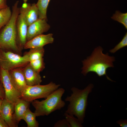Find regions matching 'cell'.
I'll return each instance as SVG.
<instances>
[{"instance_id":"6","label":"cell","mask_w":127,"mask_h":127,"mask_svg":"<svg viewBox=\"0 0 127 127\" xmlns=\"http://www.w3.org/2000/svg\"><path fill=\"white\" fill-rule=\"evenodd\" d=\"M0 67L8 71L24 67L29 63L27 53L23 56L12 52L5 51L0 49Z\"/></svg>"},{"instance_id":"22","label":"cell","mask_w":127,"mask_h":127,"mask_svg":"<svg viewBox=\"0 0 127 127\" xmlns=\"http://www.w3.org/2000/svg\"><path fill=\"white\" fill-rule=\"evenodd\" d=\"M29 64L34 70L39 73L45 67L43 58L31 61Z\"/></svg>"},{"instance_id":"7","label":"cell","mask_w":127,"mask_h":127,"mask_svg":"<svg viewBox=\"0 0 127 127\" xmlns=\"http://www.w3.org/2000/svg\"><path fill=\"white\" fill-rule=\"evenodd\" d=\"M0 81L4 87L5 99L14 103L20 98L21 93L15 88L11 79L9 71L0 67Z\"/></svg>"},{"instance_id":"10","label":"cell","mask_w":127,"mask_h":127,"mask_svg":"<svg viewBox=\"0 0 127 127\" xmlns=\"http://www.w3.org/2000/svg\"><path fill=\"white\" fill-rule=\"evenodd\" d=\"M14 103L5 99L3 100L1 109V116L3 119L9 127H17L18 124L14 118Z\"/></svg>"},{"instance_id":"13","label":"cell","mask_w":127,"mask_h":127,"mask_svg":"<svg viewBox=\"0 0 127 127\" xmlns=\"http://www.w3.org/2000/svg\"><path fill=\"white\" fill-rule=\"evenodd\" d=\"M54 39L53 34L49 33L46 35L41 34L27 41L24 48L25 49L43 47L45 45L53 43Z\"/></svg>"},{"instance_id":"23","label":"cell","mask_w":127,"mask_h":127,"mask_svg":"<svg viewBox=\"0 0 127 127\" xmlns=\"http://www.w3.org/2000/svg\"><path fill=\"white\" fill-rule=\"evenodd\" d=\"M127 46V33L126 32L121 41L113 49L109 50L111 53H114L120 49Z\"/></svg>"},{"instance_id":"24","label":"cell","mask_w":127,"mask_h":127,"mask_svg":"<svg viewBox=\"0 0 127 127\" xmlns=\"http://www.w3.org/2000/svg\"><path fill=\"white\" fill-rule=\"evenodd\" d=\"M54 127H70V126L68 122L65 119L60 120L54 124Z\"/></svg>"},{"instance_id":"3","label":"cell","mask_w":127,"mask_h":127,"mask_svg":"<svg viewBox=\"0 0 127 127\" xmlns=\"http://www.w3.org/2000/svg\"><path fill=\"white\" fill-rule=\"evenodd\" d=\"M19 1H17L12 7V14L8 23L0 32V49L8 50L20 54V49L17 42L16 21L19 14Z\"/></svg>"},{"instance_id":"17","label":"cell","mask_w":127,"mask_h":127,"mask_svg":"<svg viewBox=\"0 0 127 127\" xmlns=\"http://www.w3.org/2000/svg\"><path fill=\"white\" fill-rule=\"evenodd\" d=\"M12 14V11L9 7L0 10V30L8 22Z\"/></svg>"},{"instance_id":"28","label":"cell","mask_w":127,"mask_h":127,"mask_svg":"<svg viewBox=\"0 0 127 127\" xmlns=\"http://www.w3.org/2000/svg\"><path fill=\"white\" fill-rule=\"evenodd\" d=\"M0 127H9L3 119L0 117Z\"/></svg>"},{"instance_id":"20","label":"cell","mask_w":127,"mask_h":127,"mask_svg":"<svg viewBox=\"0 0 127 127\" xmlns=\"http://www.w3.org/2000/svg\"><path fill=\"white\" fill-rule=\"evenodd\" d=\"M111 18L123 24L127 29V13H122L120 11L116 10L113 15Z\"/></svg>"},{"instance_id":"14","label":"cell","mask_w":127,"mask_h":127,"mask_svg":"<svg viewBox=\"0 0 127 127\" xmlns=\"http://www.w3.org/2000/svg\"><path fill=\"white\" fill-rule=\"evenodd\" d=\"M22 68L27 85L32 86L40 84L42 80L40 73L34 70L29 63Z\"/></svg>"},{"instance_id":"11","label":"cell","mask_w":127,"mask_h":127,"mask_svg":"<svg viewBox=\"0 0 127 127\" xmlns=\"http://www.w3.org/2000/svg\"><path fill=\"white\" fill-rule=\"evenodd\" d=\"M28 26L22 16L19 13L16 20V28L17 44L20 49L24 48L27 42Z\"/></svg>"},{"instance_id":"21","label":"cell","mask_w":127,"mask_h":127,"mask_svg":"<svg viewBox=\"0 0 127 127\" xmlns=\"http://www.w3.org/2000/svg\"><path fill=\"white\" fill-rule=\"evenodd\" d=\"M65 119H66L70 127H82L83 125L78 119L75 117L74 115L66 112L64 114Z\"/></svg>"},{"instance_id":"12","label":"cell","mask_w":127,"mask_h":127,"mask_svg":"<svg viewBox=\"0 0 127 127\" xmlns=\"http://www.w3.org/2000/svg\"><path fill=\"white\" fill-rule=\"evenodd\" d=\"M12 82L16 88L21 93L27 86L22 68L9 71Z\"/></svg>"},{"instance_id":"18","label":"cell","mask_w":127,"mask_h":127,"mask_svg":"<svg viewBox=\"0 0 127 127\" xmlns=\"http://www.w3.org/2000/svg\"><path fill=\"white\" fill-rule=\"evenodd\" d=\"M50 0H38L36 4L39 12V19L47 20V9Z\"/></svg>"},{"instance_id":"2","label":"cell","mask_w":127,"mask_h":127,"mask_svg":"<svg viewBox=\"0 0 127 127\" xmlns=\"http://www.w3.org/2000/svg\"><path fill=\"white\" fill-rule=\"evenodd\" d=\"M94 87L90 83L83 89L73 87L71 89L72 93L65 99L66 101L69 103L65 112L76 117L82 124L85 117L88 96Z\"/></svg>"},{"instance_id":"19","label":"cell","mask_w":127,"mask_h":127,"mask_svg":"<svg viewBox=\"0 0 127 127\" xmlns=\"http://www.w3.org/2000/svg\"><path fill=\"white\" fill-rule=\"evenodd\" d=\"M27 53L30 62L43 58L44 50L43 47L32 48L30 49V51Z\"/></svg>"},{"instance_id":"9","label":"cell","mask_w":127,"mask_h":127,"mask_svg":"<svg viewBox=\"0 0 127 127\" xmlns=\"http://www.w3.org/2000/svg\"><path fill=\"white\" fill-rule=\"evenodd\" d=\"M47 20L39 19L28 26L27 42L34 37L48 31L50 28Z\"/></svg>"},{"instance_id":"26","label":"cell","mask_w":127,"mask_h":127,"mask_svg":"<svg viewBox=\"0 0 127 127\" xmlns=\"http://www.w3.org/2000/svg\"><path fill=\"white\" fill-rule=\"evenodd\" d=\"M116 123L121 127H127V120L121 119L117 121Z\"/></svg>"},{"instance_id":"15","label":"cell","mask_w":127,"mask_h":127,"mask_svg":"<svg viewBox=\"0 0 127 127\" xmlns=\"http://www.w3.org/2000/svg\"><path fill=\"white\" fill-rule=\"evenodd\" d=\"M30 102L20 98L14 103V118L18 124L23 119V116L28 109L29 108Z\"/></svg>"},{"instance_id":"8","label":"cell","mask_w":127,"mask_h":127,"mask_svg":"<svg viewBox=\"0 0 127 127\" xmlns=\"http://www.w3.org/2000/svg\"><path fill=\"white\" fill-rule=\"evenodd\" d=\"M19 13L22 16L28 26L39 19L38 10L35 3L24 2L19 8Z\"/></svg>"},{"instance_id":"1","label":"cell","mask_w":127,"mask_h":127,"mask_svg":"<svg viewBox=\"0 0 127 127\" xmlns=\"http://www.w3.org/2000/svg\"><path fill=\"white\" fill-rule=\"evenodd\" d=\"M103 50L101 47H97L90 56L82 61L81 73L85 76L89 72H94L99 77L105 75L107 79L113 81L107 75V71L109 68L114 67L113 62L115 61V58L109 56L108 53L103 54Z\"/></svg>"},{"instance_id":"29","label":"cell","mask_w":127,"mask_h":127,"mask_svg":"<svg viewBox=\"0 0 127 127\" xmlns=\"http://www.w3.org/2000/svg\"><path fill=\"white\" fill-rule=\"evenodd\" d=\"M3 100V99H0V117L1 116V109Z\"/></svg>"},{"instance_id":"4","label":"cell","mask_w":127,"mask_h":127,"mask_svg":"<svg viewBox=\"0 0 127 127\" xmlns=\"http://www.w3.org/2000/svg\"><path fill=\"white\" fill-rule=\"evenodd\" d=\"M65 90L58 88L49 95L45 99L41 101L35 100L32 102L35 109L36 117L47 116L53 112L64 107L65 104L62 99Z\"/></svg>"},{"instance_id":"25","label":"cell","mask_w":127,"mask_h":127,"mask_svg":"<svg viewBox=\"0 0 127 127\" xmlns=\"http://www.w3.org/2000/svg\"><path fill=\"white\" fill-rule=\"evenodd\" d=\"M5 98V94L4 89L1 82L0 80V99H3Z\"/></svg>"},{"instance_id":"30","label":"cell","mask_w":127,"mask_h":127,"mask_svg":"<svg viewBox=\"0 0 127 127\" xmlns=\"http://www.w3.org/2000/svg\"><path fill=\"white\" fill-rule=\"evenodd\" d=\"M28 0H23L24 3L27 2Z\"/></svg>"},{"instance_id":"16","label":"cell","mask_w":127,"mask_h":127,"mask_svg":"<svg viewBox=\"0 0 127 127\" xmlns=\"http://www.w3.org/2000/svg\"><path fill=\"white\" fill-rule=\"evenodd\" d=\"M36 117L34 113L32 112L28 108L24 114L22 119L26 122L28 127H38L39 123L36 119Z\"/></svg>"},{"instance_id":"31","label":"cell","mask_w":127,"mask_h":127,"mask_svg":"<svg viewBox=\"0 0 127 127\" xmlns=\"http://www.w3.org/2000/svg\"></svg>"},{"instance_id":"32","label":"cell","mask_w":127,"mask_h":127,"mask_svg":"<svg viewBox=\"0 0 127 127\" xmlns=\"http://www.w3.org/2000/svg\"></svg>"},{"instance_id":"27","label":"cell","mask_w":127,"mask_h":127,"mask_svg":"<svg viewBox=\"0 0 127 127\" xmlns=\"http://www.w3.org/2000/svg\"><path fill=\"white\" fill-rule=\"evenodd\" d=\"M7 0H0V10L8 6L7 4Z\"/></svg>"},{"instance_id":"5","label":"cell","mask_w":127,"mask_h":127,"mask_svg":"<svg viewBox=\"0 0 127 127\" xmlns=\"http://www.w3.org/2000/svg\"><path fill=\"white\" fill-rule=\"evenodd\" d=\"M60 85L52 82L44 85L40 84L32 86H27L21 93L20 98L32 102L40 98H46L49 95L58 89Z\"/></svg>"}]
</instances>
